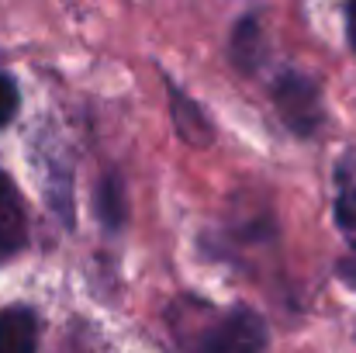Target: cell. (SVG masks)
<instances>
[{
  "label": "cell",
  "mask_w": 356,
  "mask_h": 353,
  "mask_svg": "<svg viewBox=\"0 0 356 353\" xmlns=\"http://www.w3.org/2000/svg\"><path fill=\"white\" fill-rule=\"evenodd\" d=\"M197 353H266V322L249 308H236L208 329Z\"/></svg>",
  "instance_id": "1"
},
{
  "label": "cell",
  "mask_w": 356,
  "mask_h": 353,
  "mask_svg": "<svg viewBox=\"0 0 356 353\" xmlns=\"http://www.w3.org/2000/svg\"><path fill=\"white\" fill-rule=\"evenodd\" d=\"M273 97H277L280 118H284L294 132L308 135V132L318 128V121H322L318 87H315L308 77H301V73H284V77L277 80V87H273Z\"/></svg>",
  "instance_id": "2"
},
{
  "label": "cell",
  "mask_w": 356,
  "mask_h": 353,
  "mask_svg": "<svg viewBox=\"0 0 356 353\" xmlns=\"http://www.w3.org/2000/svg\"><path fill=\"white\" fill-rule=\"evenodd\" d=\"M38 347V319L31 308L14 305L0 312V353H35Z\"/></svg>",
  "instance_id": "3"
},
{
  "label": "cell",
  "mask_w": 356,
  "mask_h": 353,
  "mask_svg": "<svg viewBox=\"0 0 356 353\" xmlns=\"http://www.w3.org/2000/svg\"><path fill=\"white\" fill-rule=\"evenodd\" d=\"M24 239H28V222L17 187L7 180V173H0V253H17Z\"/></svg>",
  "instance_id": "4"
},
{
  "label": "cell",
  "mask_w": 356,
  "mask_h": 353,
  "mask_svg": "<svg viewBox=\"0 0 356 353\" xmlns=\"http://www.w3.org/2000/svg\"><path fill=\"white\" fill-rule=\"evenodd\" d=\"M339 180V198H336V219L343 226V233L356 239V163L346 159L336 173Z\"/></svg>",
  "instance_id": "5"
},
{
  "label": "cell",
  "mask_w": 356,
  "mask_h": 353,
  "mask_svg": "<svg viewBox=\"0 0 356 353\" xmlns=\"http://www.w3.org/2000/svg\"><path fill=\"white\" fill-rule=\"evenodd\" d=\"M97 208H101V219H104V226H108V229L121 226V184L115 180V177H108V180H104L101 198H97Z\"/></svg>",
  "instance_id": "6"
},
{
  "label": "cell",
  "mask_w": 356,
  "mask_h": 353,
  "mask_svg": "<svg viewBox=\"0 0 356 353\" xmlns=\"http://www.w3.org/2000/svg\"><path fill=\"white\" fill-rule=\"evenodd\" d=\"M17 101H21V94H17V84L7 77V73H0V125H7L14 111H17Z\"/></svg>",
  "instance_id": "7"
},
{
  "label": "cell",
  "mask_w": 356,
  "mask_h": 353,
  "mask_svg": "<svg viewBox=\"0 0 356 353\" xmlns=\"http://www.w3.org/2000/svg\"><path fill=\"white\" fill-rule=\"evenodd\" d=\"M346 24H350V42L356 49V3H350V10H346Z\"/></svg>",
  "instance_id": "8"
}]
</instances>
